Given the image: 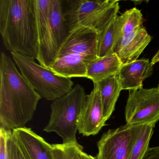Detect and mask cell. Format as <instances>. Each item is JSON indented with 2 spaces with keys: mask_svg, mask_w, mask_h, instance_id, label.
Returning a JSON list of instances; mask_svg holds the SVG:
<instances>
[{
  "mask_svg": "<svg viewBox=\"0 0 159 159\" xmlns=\"http://www.w3.org/2000/svg\"><path fill=\"white\" fill-rule=\"evenodd\" d=\"M38 27L39 52L37 60L40 65L50 69L57 58L59 46L51 25V0H35Z\"/></svg>",
  "mask_w": 159,
  "mask_h": 159,
  "instance_id": "cell-7",
  "label": "cell"
},
{
  "mask_svg": "<svg viewBox=\"0 0 159 159\" xmlns=\"http://www.w3.org/2000/svg\"><path fill=\"white\" fill-rule=\"evenodd\" d=\"M159 62V49L158 51H157L156 53L155 54V55L153 56L152 57V59L151 61V63L152 66H153L154 65H155L156 63H158Z\"/></svg>",
  "mask_w": 159,
  "mask_h": 159,
  "instance_id": "cell-25",
  "label": "cell"
},
{
  "mask_svg": "<svg viewBox=\"0 0 159 159\" xmlns=\"http://www.w3.org/2000/svg\"><path fill=\"white\" fill-rule=\"evenodd\" d=\"M41 97L18 71L5 53L0 55V128L25 127L34 116Z\"/></svg>",
  "mask_w": 159,
  "mask_h": 159,
  "instance_id": "cell-1",
  "label": "cell"
},
{
  "mask_svg": "<svg viewBox=\"0 0 159 159\" xmlns=\"http://www.w3.org/2000/svg\"><path fill=\"white\" fill-rule=\"evenodd\" d=\"M62 2L61 0H51L50 6L51 25L59 47L69 34L64 18Z\"/></svg>",
  "mask_w": 159,
  "mask_h": 159,
  "instance_id": "cell-19",
  "label": "cell"
},
{
  "mask_svg": "<svg viewBox=\"0 0 159 159\" xmlns=\"http://www.w3.org/2000/svg\"><path fill=\"white\" fill-rule=\"evenodd\" d=\"M82 159H96L95 157H93L92 155H89L84 152H82Z\"/></svg>",
  "mask_w": 159,
  "mask_h": 159,
  "instance_id": "cell-26",
  "label": "cell"
},
{
  "mask_svg": "<svg viewBox=\"0 0 159 159\" xmlns=\"http://www.w3.org/2000/svg\"><path fill=\"white\" fill-rule=\"evenodd\" d=\"M115 16L106 28L98 34L97 55L98 57H103L114 53L116 44Z\"/></svg>",
  "mask_w": 159,
  "mask_h": 159,
  "instance_id": "cell-20",
  "label": "cell"
},
{
  "mask_svg": "<svg viewBox=\"0 0 159 159\" xmlns=\"http://www.w3.org/2000/svg\"><path fill=\"white\" fill-rule=\"evenodd\" d=\"M126 124L131 126L150 125L155 127L159 120V90L158 87L131 91L125 107Z\"/></svg>",
  "mask_w": 159,
  "mask_h": 159,
  "instance_id": "cell-6",
  "label": "cell"
},
{
  "mask_svg": "<svg viewBox=\"0 0 159 159\" xmlns=\"http://www.w3.org/2000/svg\"><path fill=\"white\" fill-rule=\"evenodd\" d=\"M143 23L142 14L136 8L127 10L120 16H117L115 25L116 44L124 36L142 25Z\"/></svg>",
  "mask_w": 159,
  "mask_h": 159,
  "instance_id": "cell-18",
  "label": "cell"
},
{
  "mask_svg": "<svg viewBox=\"0 0 159 159\" xmlns=\"http://www.w3.org/2000/svg\"><path fill=\"white\" fill-rule=\"evenodd\" d=\"M89 61L74 55H67L56 59L50 69L59 76L66 78H86Z\"/></svg>",
  "mask_w": 159,
  "mask_h": 159,
  "instance_id": "cell-15",
  "label": "cell"
},
{
  "mask_svg": "<svg viewBox=\"0 0 159 159\" xmlns=\"http://www.w3.org/2000/svg\"><path fill=\"white\" fill-rule=\"evenodd\" d=\"M103 109V116L106 121L110 118L115 109V105L122 91L118 76H111L97 83Z\"/></svg>",
  "mask_w": 159,
  "mask_h": 159,
  "instance_id": "cell-16",
  "label": "cell"
},
{
  "mask_svg": "<svg viewBox=\"0 0 159 159\" xmlns=\"http://www.w3.org/2000/svg\"><path fill=\"white\" fill-rule=\"evenodd\" d=\"M7 130L0 128V159H7Z\"/></svg>",
  "mask_w": 159,
  "mask_h": 159,
  "instance_id": "cell-23",
  "label": "cell"
},
{
  "mask_svg": "<svg viewBox=\"0 0 159 159\" xmlns=\"http://www.w3.org/2000/svg\"><path fill=\"white\" fill-rule=\"evenodd\" d=\"M0 33L7 50L36 59L39 40L35 0H0Z\"/></svg>",
  "mask_w": 159,
  "mask_h": 159,
  "instance_id": "cell-2",
  "label": "cell"
},
{
  "mask_svg": "<svg viewBox=\"0 0 159 159\" xmlns=\"http://www.w3.org/2000/svg\"><path fill=\"white\" fill-rule=\"evenodd\" d=\"M158 89H159V85H158Z\"/></svg>",
  "mask_w": 159,
  "mask_h": 159,
  "instance_id": "cell-27",
  "label": "cell"
},
{
  "mask_svg": "<svg viewBox=\"0 0 159 159\" xmlns=\"http://www.w3.org/2000/svg\"><path fill=\"white\" fill-rule=\"evenodd\" d=\"M122 65L121 61L115 53L97 57L88 64L86 78L94 83L111 76H118Z\"/></svg>",
  "mask_w": 159,
  "mask_h": 159,
  "instance_id": "cell-14",
  "label": "cell"
},
{
  "mask_svg": "<svg viewBox=\"0 0 159 159\" xmlns=\"http://www.w3.org/2000/svg\"><path fill=\"white\" fill-rule=\"evenodd\" d=\"M152 40L144 26H140L121 38L115 45L114 53L122 64L138 60Z\"/></svg>",
  "mask_w": 159,
  "mask_h": 159,
  "instance_id": "cell-12",
  "label": "cell"
},
{
  "mask_svg": "<svg viewBox=\"0 0 159 159\" xmlns=\"http://www.w3.org/2000/svg\"><path fill=\"white\" fill-rule=\"evenodd\" d=\"M103 116L102 103L99 90L94 84V88L87 100L79 118L78 131L84 136L95 135L106 125Z\"/></svg>",
  "mask_w": 159,
  "mask_h": 159,
  "instance_id": "cell-10",
  "label": "cell"
},
{
  "mask_svg": "<svg viewBox=\"0 0 159 159\" xmlns=\"http://www.w3.org/2000/svg\"><path fill=\"white\" fill-rule=\"evenodd\" d=\"M12 132L26 159H55L52 145L31 128L22 127Z\"/></svg>",
  "mask_w": 159,
  "mask_h": 159,
  "instance_id": "cell-11",
  "label": "cell"
},
{
  "mask_svg": "<svg viewBox=\"0 0 159 159\" xmlns=\"http://www.w3.org/2000/svg\"><path fill=\"white\" fill-rule=\"evenodd\" d=\"M11 52L21 74L42 98L53 101L70 92L74 86L71 79L55 74L37 64L34 58Z\"/></svg>",
  "mask_w": 159,
  "mask_h": 159,
  "instance_id": "cell-5",
  "label": "cell"
},
{
  "mask_svg": "<svg viewBox=\"0 0 159 159\" xmlns=\"http://www.w3.org/2000/svg\"><path fill=\"white\" fill-rule=\"evenodd\" d=\"M7 159H26L12 131L7 133Z\"/></svg>",
  "mask_w": 159,
  "mask_h": 159,
  "instance_id": "cell-22",
  "label": "cell"
},
{
  "mask_svg": "<svg viewBox=\"0 0 159 159\" xmlns=\"http://www.w3.org/2000/svg\"><path fill=\"white\" fill-rule=\"evenodd\" d=\"M134 136V126L125 125L110 129L97 143L96 159H129Z\"/></svg>",
  "mask_w": 159,
  "mask_h": 159,
  "instance_id": "cell-8",
  "label": "cell"
},
{
  "mask_svg": "<svg viewBox=\"0 0 159 159\" xmlns=\"http://www.w3.org/2000/svg\"><path fill=\"white\" fill-rule=\"evenodd\" d=\"M98 33L94 30L86 27L77 28L69 32L59 47L57 58L67 55H74L91 63L98 57Z\"/></svg>",
  "mask_w": 159,
  "mask_h": 159,
  "instance_id": "cell-9",
  "label": "cell"
},
{
  "mask_svg": "<svg viewBox=\"0 0 159 159\" xmlns=\"http://www.w3.org/2000/svg\"><path fill=\"white\" fill-rule=\"evenodd\" d=\"M152 72V66L148 59L122 64L118 75L122 90L133 91L142 88L143 81Z\"/></svg>",
  "mask_w": 159,
  "mask_h": 159,
  "instance_id": "cell-13",
  "label": "cell"
},
{
  "mask_svg": "<svg viewBox=\"0 0 159 159\" xmlns=\"http://www.w3.org/2000/svg\"><path fill=\"white\" fill-rule=\"evenodd\" d=\"M55 159H82L83 147L79 143L52 144Z\"/></svg>",
  "mask_w": 159,
  "mask_h": 159,
  "instance_id": "cell-21",
  "label": "cell"
},
{
  "mask_svg": "<svg viewBox=\"0 0 159 159\" xmlns=\"http://www.w3.org/2000/svg\"><path fill=\"white\" fill-rule=\"evenodd\" d=\"M63 8L69 32L80 27H86L101 33L118 16L119 2L115 0H68Z\"/></svg>",
  "mask_w": 159,
  "mask_h": 159,
  "instance_id": "cell-4",
  "label": "cell"
},
{
  "mask_svg": "<svg viewBox=\"0 0 159 159\" xmlns=\"http://www.w3.org/2000/svg\"><path fill=\"white\" fill-rule=\"evenodd\" d=\"M154 126L150 125H134V136L130 148L129 159H143L149 147Z\"/></svg>",
  "mask_w": 159,
  "mask_h": 159,
  "instance_id": "cell-17",
  "label": "cell"
},
{
  "mask_svg": "<svg viewBox=\"0 0 159 159\" xmlns=\"http://www.w3.org/2000/svg\"><path fill=\"white\" fill-rule=\"evenodd\" d=\"M143 159H159V146L149 148Z\"/></svg>",
  "mask_w": 159,
  "mask_h": 159,
  "instance_id": "cell-24",
  "label": "cell"
},
{
  "mask_svg": "<svg viewBox=\"0 0 159 159\" xmlns=\"http://www.w3.org/2000/svg\"><path fill=\"white\" fill-rule=\"evenodd\" d=\"M87 98L83 86L76 84L70 92L53 100L50 120L43 131L56 133L64 144L78 143V121Z\"/></svg>",
  "mask_w": 159,
  "mask_h": 159,
  "instance_id": "cell-3",
  "label": "cell"
}]
</instances>
